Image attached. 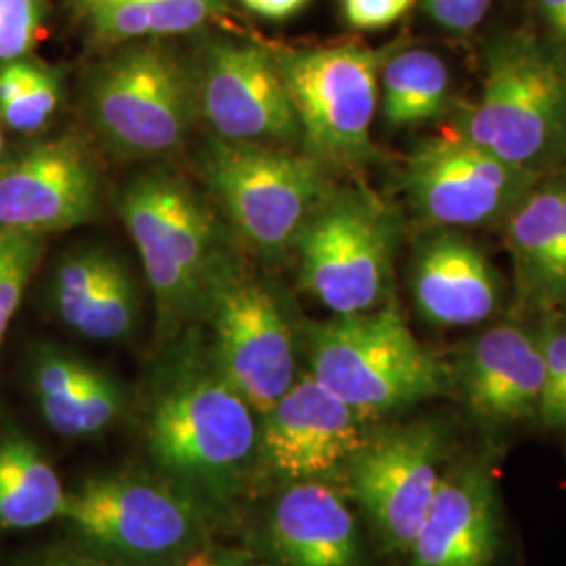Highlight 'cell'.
Here are the masks:
<instances>
[{
    "mask_svg": "<svg viewBox=\"0 0 566 566\" xmlns=\"http://www.w3.org/2000/svg\"><path fill=\"white\" fill-rule=\"evenodd\" d=\"M163 350L145 397L147 451L203 507L224 506L256 465V411L224 378L200 324Z\"/></svg>",
    "mask_w": 566,
    "mask_h": 566,
    "instance_id": "1",
    "label": "cell"
},
{
    "mask_svg": "<svg viewBox=\"0 0 566 566\" xmlns=\"http://www.w3.org/2000/svg\"><path fill=\"white\" fill-rule=\"evenodd\" d=\"M118 214L139 252L164 348L202 319L210 283L229 250L221 224L193 185L163 166L122 187Z\"/></svg>",
    "mask_w": 566,
    "mask_h": 566,
    "instance_id": "2",
    "label": "cell"
},
{
    "mask_svg": "<svg viewBox=\"0 0 566 566\" xmlns=\"http://www.w3.org/2000/svg\"><path fill=\"white\" fill-rule=\"evenodd\" d=\"M455 133L535 175L566 168V51L526 30L483 51V84Z\"/></svg>",
    "mask_w": 566,
    "mask_h": 566,
    "instance_id": "3",
    "label": "cell"
},
{
    "mask_svg": "<svg viewBox=\"0 0 566 566\" xmlns=\"http://www.w3.org/2000/svg\"><path fill=\"white\" fill-rule=\"evenodd\" d=\"M303 344L308 374L364 422L453 390V367L416 338L392 301L306 324Z\"/></svg>",
    "mask_w": 566,
    "mask_h": 566,
    "instance_id": "4",
    "label": "cell"
},
{
    "mask_svg": "<svg viewBox=\"0 0 566 566\" xmlns=\"http://www.w3.org/2000/svg\"><path fill=\"white\" fill-rule=\"evenodd\" d=\"M84 102L103 143L133 158L179 149L198 114L191 63L164 41L114 44L86 76Z\"/></svg>",
    "mask_w": 566,
    "mask_h": 566,
    "instance_id": "5",
    "label": "cell"
},
{
    "mask_svg": "<svg viewBox=\"0 0 566 566\" xmlns=\"http://www.w3.org/2000/svg\"><path fill=\"white\" fill-rule=\"evenodd\" d=\"M198 168L210 198L263 256L294 250L304 223L332 189L327 168L308 154L212 135L198 154Z\"/></svg>",
    "mask_w": 566,
    "mask_h": 566,
    "instance_id": "6",
    "label": "cell"
},
{
    "mask_svg": "<svg viewBox=\"0 0 566 566\" xmlns=\"http://www.w3.org/2000/svg\"><path fill=\"white\" fill-rule=\"evenodd\" d=\"M399 229L395 210L371 191L329 189L294 243L304 292L332 315L388 303Z\"/></svg>",
    "mask_w": 566,
    "mask_h": 566,
    "instance_id": "7",
    "label": "cell"
},
{
    "mask_svg": "<svg viewBox=\"0 0 566 566\" xmlns=\"http://www.w3.org/2000/svg\"><path fill=\"white\" fill-rule=\"evenodd\" d=\"M208 344L224 378L261 416L298 378L296 334L273 283L224 252L210 283L202 319Z\"/></svg>",
    "mask_w": 566,
    "mask_h": 566,
    "instance_id": "8",
    "label": "cell"
},
{
    "mask_svg": "<svg viewBox=\"0 0 566 566\" xmlns=\"http://www.w3.org/2000/svg\"><path fill=\"white\" fill-rule=\"evenodd\" d=\"M301 128L304 154L332 166H355L371 156L386 51L357 44L273 49Z\"/></svg>",
    "mask_w": 566,
    "mask_h": 566,
    "instance_id": "9",
    "label": "cell"
},
{
    "mask_svg": "<svg viewBox=\"0 0 566 566\" xmlns=\"http://www.w3.org/2000/svg\"><path fill=\"white\" fill-rule=\"evenodd\" d=\"M91 546L137 563L181 558L206 539V507L168 479L112 472L67 493L63 516Z\"/></svg>",
    "mask_w": 566,
    "mask_h": 566,
    "instance_id": "10",
    "label": "cell"
},
{
    "mask_svg": "<svg viewBox=\"0 0 566 566\" xmlns=\"http://www.w3.org/2000/svg\"><path fill=\"white\" fill-rule=\"evenodd\" d=\"M446 428L418 420L367 432L346 465L348 491L388 552H409L446 474Z\"/></svg>",
    "mask_w": 566,
    "mask_h": 566,
    "instance_id": "11",
    "label": "cell"
},
{
    "mask_svg": "<svg viewBox=\"0 0 566 566\" xmlns=\"http://www.w3.org/2000/svg\"><path fill=\"white\" fill-rule=\"evenodd\" d=\"M542 177L453 133L413 147L403 189L428 227L465 229L504 221Z\"/></svg>",
    "mask_w": 566,
    "mask_h": 566,
    "instance_id": "12",
    "label": "cell"
},
{
    "mask_svg": "<svg viewBox=\"0 0 566 566\" xmlns=\"http://www.w3.org/2000/svg\"><path fill=\"white\" fill-rule=\"evenodd\" d=\"M191 63L196 112L224 142L287 147L301 128L273 49L238 39H208Z\"/></svg>",
    "mask_w": 566,
    "mask_h": 566,
    "instance_id": "13",
    "label": "cell"
},
{
    "mask_svg": "<svg viewBox=\"0 0 566 566\" xmlns=\"http://www.w3.org/2000/svg\"><path fill=\"white\" fill-rule=\"evenodd\" d=\"M365 424L334 392L303 374L259 416L256 465L287 483H329L346 472L364 443Z\"/></svg>",
    "mask_w": 566,
    "mask_h": 566,
    "instance_id": "14",
    "label": "cell"
},
{
    "mask_svg": "<svg viewBox=\"0 0 566 566\" xmlns=\"http://www.w3.org/2000/svg\"><path fill=\"white\" fill-rule=\"evenodd\" d=\"M102 210V172L74 135L34 143L0 163V227L46 235L91 223Z\"/></svg>",
    "mask_w": 566,
    "mask_h": 566,
    "instance_id": "15",
    "label": "cell"
},
{
    "mask_svg": "<svg viewBox=\"0 0 566 566\" xmlns=\"http://www.w3.org/2000/svg\"><path fill=\"white\" fill-rule=\"evenodd\" d=\"M497 486L485 458L443 474L409 546V566H493L500 549Z\"/></svg>",
    "mask_w": 566,
    "mask_h": 566,
    "instance_id": "16",
    "label": "cell"
},
{
    "mask_svg": "<svg viewBox=\"0 0 566 566\" xmlns=\"http://www.w3.org/2000/svg\"><path fill=\"white\" fill-rule=\"evenodd\" d=\"M453 388L483 424L537 418L544 392V355L537 334L518 324L493 325L468 344L453 367Z\"/></svg>",
    "mask_w": 566,
    "mask_h": 566,
    "instance_id": "17",
    "label": "cell"
},
{
    "mask_svg": "<svg viewBox=\"0 0 566 566\" xmlns=\"http://www.w3.org/2000/svg\"><path fill=\"white\" fill-rule=\"evenodd\" d=\"M409 287L418 313L439 327L483 324L502 303L497 269L462 229L426 231L411 254Z\"/></svg>",
    "mask_w": 566,
    "mask_h": 566,
    "instance_id": "18",
    "label": "cell"
},
{
    "mask_svg": "<svg viewBox=\"0 0 566 566\" xmlns=\"http://www.w3.org/2000/svg\"><path fill=\"white\" fill-rule=\"evenodd\" d=\"M266 535L283 566H367L357 521L329 483H287Z\"/></svg>",
    "mask_w": 566,
    "mask_h": 566,
    "instance_id": "19",
    "label": "cell"
},
{
    "mask_svg": "<svg viewBox=\"0 0 566 566\" xmlns=\"http://www.w3.org/2000/svg\"><path fill=\"white\" fill-rule=\"evenodd\" d=\"M51 301L72 332L102 343L126 338L139 317L137 282L105 248L67 252L53 273Z\"/></svg>",
    "mask_w": 566,
    "mask_h": 566,
    "instance_id": "20",
    "label": "cell"
},
{
    "mask_svg": "<svg viewBox=\"0 0 566 566\" xmlns=\"http://www.w3.org/2000/svg\"><path fill=\"white\" fill-rule=\"evenodd\" d=\"M34 395L49 428L67 439L95 437L124 409L120 385L76 355L42 350L32 369Z\"/></svg>",
    "mask_w": 566,
    "mask_h": 566,
    "instance_id": "21",
    "label": "cell"
},
{
    "mask_svg": "<svg viewBox=\"0 0 566 566\" xmlns=\"http://www.w3.org/2000/svg\"><path fill=\"white\" fill-rule=\"evenodd\" d=\"M566 193V168L547 172L504 219L516 282L526 301L539 303Z\"/></svg>",
    "mask_w": 566,
    "mask_h": 566,
    "instance_id": "22",
    "label": "cell"
},
{
    "mask_svg": "<svg viewBox=\"0 0 566 566\" xmlns=\"http://www.w3.org/2000/svg\"><path fill=\"white\" fill-rule=\"evenodd\" d=\"M67 493L41 447L21 434L0 441V528H34L63 516Z\"/></svg>",
    "mask_w": 566,
    "mask_h": 566,
    "instance_id": "23",
    "label": "cell"
},
{
    "mask_svg": "<svg viewBox=\"0 0 566 566\" xmlns=\"http://www.w3.org/2000/svg\"><path fill=\"white\" fill-rule=\"evenodd\" d=\"M451 97V72L441 55L428 49L386 53L380 67V112L390 128L437 120Z\"/></svg>",
    "mask_w": 566,
    "mask_h": 566,
    "instance_id": "24",
    "label": "cell"
},
{
    "mask_svg": "<svg viewBox=\"0 0 566 566\" xmlns=\"http://www.w3.org/2000/svg\"><path fill=\"white\" fill-rule=\"evenodd\" d=\"M227 11L224 0H116L88 7L97 41H166L202 30Z\"/></svg>",
    "mask_w": 566,
    "mask_h": 566,
    "instance_id": "25",
    "label": "cell"
},
{
    "mask_svg": "<svg viewBox=\"0 0 566 566\" xmlns=\"http://www.w3.org/2000/svg\"><path fill=\"white\" fill-rule=\"evenodd\" d=\"M44 250V235L0 227V348Z\"/></svg>",
    "mask_w": 566,
    "mask_h": 566,
    "instance_id": "26",
    "label": "cell"
},
{
    "mask_svg": "<svg viewBox=\"0 0 566 566\" xmlns=\"http://www.w3.org/2000/svg\"><path fill=\"white\" fill-rule=\"evenodd\" d=\"M60 103V74L42 65L39 76L13 102L4 103L0 107V124L23 135L39 133L55 116Z\"/></svg>",
    "mask_w": 566,
    "mask_h": 566,
    "instance_id": "27",
    "label": "cell"
},
{
    "mask_svg": "<svg viewBox=\"0 0 566 566\" xmlns=\"http://www.w3.org/2000/svg\"><path fill=\"white\" fill-rule=\"evenodd\" d=\"M46 0H0V63L28 57L41 41Z\"/></svg>",
    "mask_w": 566,
    "mask_h": 566,
    "instance_id": "28",
    "label": "cell"
},
{
    "mask_svg": "<svg viewBox=\"0 0 566 566\" xmlns=\"http://www.w3.org/2000/svg\"><path fill=\"white\" fill-rule=\"evenodd\" d=\"M426 18L449 34L474 32L489 13L493 0H420Z\"/></svg>",
    "mask_w": 566,
    "mask_h": 566,
    "instance_id": "29",
    "label": "cell"
},
{
    "mask_svg": "<svg viewBox=\"0 0 566 566\" xmlns=\"http://www.w3.org/2000/svg\"><path fill=\"white\" fill-rule=\"evenodd\" d=\"M416 0H343L346 23L353 30L376 32L397 23Z\"/></svg>",
    "mask_w": 566,
    "mask_h": 566,
    "instance_id": "30",
    "label": "cell"
},
{
    "mask_svg": "<svg viewBox=\"0 0 566 566\" xmlns=\"http://www.w3.org/2000/svg\"><path fill=\"white\" fill-rule=\"evenodd\" d=\"M537 306L547 308V311L566 308V193L563 212H560V223L556 229L554 248H552V256H549L546 283H544Z\"/></svg>",
    "mask_w": 566,
    "mask_h": 566,
    "instance_id": "31",
    "label": "cell"
},
{
    "mask_svg": "<svg viewBox=\"0 0 566 566\" xmlns=\"http://www.w3.org/2000/svg\"><path fill=\"white\" fill-rule=\"evenodd\" d=\"M177 566H259L256 560L243 552L233 547H198V552H191L182 558Z\"/></svg>",
    "mask_w": 566,
    "mask_h": 566,
    "instance_id": "32",
    "label": "cell"
},
{
    "mask_svg": "<svg viewBox=\"0 0 566 566\" xmlns=\"http://www.w3.org/2000/svg\"><path fill=\"white\" fill-rule=\"evenodd\" d=\"M240 4L264 20L282 21L301 13L308 0H240Z\"/></svg>",
    "mask_w": 566,
    "mask_h": 566,
    "instance_id": "33",
    "label": "cell"
},
{
    "mask_svg": "<svg viewBox=\"0 0 566 566\" xmlns=\"http://www.w3.org/2000/svg\"><path fill=\"white\" fill-rule=\"evenodd\" d=\"M537 9L554 39L566 42V0H537Z\"/></svg>",
    "mask_w": 566,
    "mask_h": 566,
    "instance_id": "34",
    "label": "cell"
},
{
    "mask_svg": "<svg viewBox=\"0 0 566 566\" xmlns=\"http://www.w3.org/2000/svg\"><path fill=\"white\" fill-rule=\"evenodd\" d=\"M546 426H554V428L556 426H566V397L560 407L556 409V413L549 418V422Z\"/></svg>",
    "mask_w": 566,
    "mask_h": 566,
    "instance_id": "35",
    "label": "cell"
},
{
    "mask_svg": "<svg viewBox=\"0 0 566 566\" xmlns=\"http://www.w3.org/2000/svg\"><path fill=\"white\" fill-rule=\"evenodd\" d=\"M86 7H95V4H107V2H116V0H82Z\"/></svg>",
    "mask_w": 566,
    "mask_h": 566,
    "instance_id": "36",
    "label": "cell"
},
{
    "mask_svg": "<svg viewBox=\"0 0 566 566\" xmlns=\"http://www.w3.org/2000/svg\"><path fill=\"white\" fill-rule=\"evenodd\" d=\"M2 151H4V133H2V124H0V163H2Z\"/></svg>",
    "mask_w": 566,
    "mask_h": 566,
    "instance_id": "37",
    "label": "cell"
},
{
    "mask_svg": "<svg viewBox=\"0 0 566 566\" xmlns=\"http://www.w3.org/2000/svg\"><path fill=\"white\" fill-rule=\"evenodd\" d=\"M53 566H78V565H67V563H61V565H53Z\"/></svg>",
    "mask_w": 566,
    "mask_h": 566,
    "instance_id": "38",
    "label": "cell"
}]
</instances>
